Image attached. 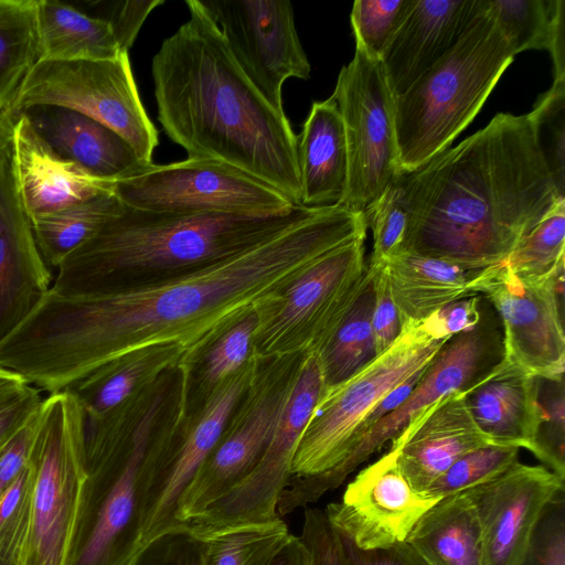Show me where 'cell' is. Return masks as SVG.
I'll use <instances>...</instances> for the list:
<instances>
[{
    "label": "cell",
    "instance_id": "cell-7",
    "mask_svg": "<svg viewBox=\"0 0 565 565\" xmlns=\"http://www.w3.org/2000/svg\"><path fill=\"white\" fill-rule=\"evenodd\" d=\"M258 358L222 383L194 413L186 415L180 379L156 426L143 462L140 492V551L178 532L179 501L218 441L226 422L247 387Z\"/></svg>",
    "mask_w": 565,
    "mask_h": 565
},
{
    "label": "cell",
    "instance_id": "cell-23",
    "mask_svg": "<svg viewBox=\"0 0 565 565\" xmlns=\"http://www.w3.org/2000/svg\"><path fill=\"white\" fill-rule=\"evenodd\" d=\"M13 120L11 168L31 221L111 192L114 182L94 177L61 157L39 137L23 115Z\"/></svg>",
    "mask_w": 565,
    "mask_h": 565
},
{
    "label": "cell",
    "instance_id": "cell-8",
    "mask_svg": "<svg viewBox=\"0 0 565 565\" xmlns=\"http://www.w3.org/2000/svg\"><path fill=\"white\" fill-rule=\"evenodd\" d=\"M177 370L130 439L86 463L78 514L64 565H129L140 552L143 462Z\"/></svg>",
    "mask_w": 565,
    "mask_h": 565
},
{
    "label": "cell",
    "instance_id": "cell-15",
    "mask_svg": "<svg viewBox=\"0 0 565 565\" xmlns=\"http://www.w3.org/2000/svg\"><path fill=\"white\" fill-rule=\"evenodd\" d=\"M323 393L318 356L307 353L269 443L252 471L227 493L183 526L193 537L227 527L262 524L279 518L277 504L291 460Z\"/></svg>",
    "mask_w": 565,
    "mask_h": 565
},
{
    "label": "cell",
    "instance_id": "cell-9",
    "mask_svg": "<svg viewBox=\"0 0 565 565\" xmlns=\"http://www.w3.org/2000/svg\"><path fill=\"white\" fill-rule=\"evenodd\" d=\"M29 465L31 523L22 565H64L85 469V416L70 390L43 399Z\"/></svg>",
    "mask_w": 565,
    "mask_h": 565
},
{
    "label": "cell",
    "instance_id": "cell-46",
    "mask_svg": "<svg viewBox=\"0 0 565 565\" xmlns=\"http://www.w3.org/2000/svg\"><path fill=\"white\" fill-rule=\"evenodd\" d=\"M299 536L308 548L310 565H349L340 536L324 511L307 508Z\"/></svg>",
    "mask_w": 565,
    "mask_h": 565
},
{
    "label": "cell",
    "instance_id": "cell-36",
    "mask_svg": "<svg viewBox=\"0 0 565 565\" xmlns=\"http://www.w3.org/2000/svg\"><path fill=\"white\" fill-rule=\"evenodd\" d=\"M291 536L278 519L192 537L200 544V565H271Z\"/></svg>",
    "mask_w": 565,
    "mask_h": 565
},
{
    "label": "cell",
    "instance_id": "cell-54",
    "mask_svg": "<svg viewBox=\"0 0 565 565\" xmlns=\"http://www.w3.org/2000/svg\"><path fill=\"white\" fill-rule=\"evenodd\" d=\"M430 363V362H429ZM427 367V366H426ZM426 367L417 371L407 380L402 382L398 386L392 390L365 417L362 422L355 438L354 445L358 440L375 424L395 411L404 401L409 396L419 380L422 379ZM353 445V447H354ZM352 447V448H353ZM350 452V451H349ZM341 465V463H340Z\"/></svg>",
    "mask_w": 565,
    "mask_h": 565
},
{
    "label": "cell",
    "instance_id": "cell-20",
    "mask_svg": "<svg viewBox=\"0 0 565 565\" xmlns=\"http://www.w3.org/2000/svg\"><path fill=\"white\" fill-rule=\"evenodd\" d=\"M491 333L481 324L449 339L427 365L409 396L371 427L328 479L324 491L338 488L371 455L398 436L409 423L439 398L466 390L490 363Z\"/></svg>",
    "mask_w": 565,
    "mask_h": 565
},
{
    "label": "cell",
    "instance_id": "cell-50",
    "mask_svg": "<svg viewBox=\"0 0 565 565\" xmlns=\"http://www.w3.org/2000/svg\"><path fill=\"white\" fill-rule=\"evenodd\" d=\"M39 412L40 408L0 445V500L29 463Z\"/></svg>",
    "mask_w": 565,
    "mask_h": 565
},
{
    "label": "cell",
    "instance_id": "cell-53",
    "mask_svg": "<svg viewBox=\"0 0 565 565\" xmlns=\"http://www.w3.org/2000/svg\"><path fill=\"white\" fill-rule=\"evenodd\" d=\"M42 402L39 388L31 384L0 398V445L40 408Z\"/></svg>",
    "mask_w": 565,
    "mask_h": 565
},
{
    "label": "cell",
    "instance_id": "cell-2",
    "mask_svg": "<svg viewBox=\"0 0 565 565\" xmlns=\"http://www.w3.org/2000/svg\"><path fill=\"white\" fill-rule=\"evenodd\" d=\"M404 252L468 270L503 262L562 196L531 114L499 113L482 129L403 175Z\"/></svg>",
    "mask_w": 565,
    "mask_h": 565
},
{
    "label": "cell",
    "instance_id": "cell-42",
    "mask_svg": "<svg viewBox=\"0 0 565 565\" xmlns=\"http://www.w3.org/2000/svg\"><path fill=\"white\" fill-rule=\"evenodd\" d=\"M540 423L531 452L548 470L565 480L564 379L537 377Z\"/></svg>",
    "mask_w": 565,
    "mask_h": 565
},
{
    "label": "cell",
    "instance_id": "cell-4",
    "mask_svg": "<svg viewBox=\"0 0 565 565\" xmlns=\"http://www.w3.org/2000/svg\"><path fill=\"white\" fill-rule=\"evenodd\" d=\"M318 209L295 205L265 214H177L122 204L57 266L51 291L95 295L193 271L253 247Z\"/></svg>",
    "mask_w": 565,
    "mask_h": 565
},
{
    "label": "cell",
    "instance_id": "cell-28",
    "mask_svg": "<svg viewBox=\"0 0 565 565\" xmlns=\"http://www.w3.org/2000/svg\"><path fill=\"white\" fill-rule=\"evenodd\" d=\"M301 205H341L348 184V148L343 121L332 96L315 102L297 136Z\"/></svg>",
    "mask_w": 565,
    "mask_h": 565
},
{
    "label": "cell",
    "instance_id": "cell-19",
    "mask_svg": "<svg viewBox=\"0 0 565 565\" xmlns=\"http://www.w3.org/2000/svg\"><path fill=\"white\" fill-rule=\"evenodd\" d=\"M564 489V479L546 467L516 461L466 490L481 527L482 565H518L543 509Z\"/></svg>",
    "mask_w": 565,
    "mask_h": 565
},
{
    "label": "cell",
    "instance_id": "cell-32",
    "mask_svg": "<svg viewBox=\"0 0 565 565\" xmlns=\"http://www.w3.org/2000/svg\"><path fill=\"white\" fill-rule=\"evenodd\" d=\"M36 35L38 61H102L124 53L106 19L58 1L36 0Z\"/></svg>",
    "mask_w": 565,
    "mask_h": 565
},
{
    "label": "cell",
    "instance_id": "cell-26",
    "mask_svg": "<svg viewBox=\"0 0 565 565\" xmlns=\"http://www.w3.org/2000/svg\"><path fill=\"white\" fill-rule=\"evenodd\" d=\"M184 356L177 343L138 349L103 364L66 390L75 395L85 423H94L150 402Z\"/></svg>",
    "mask_w": 565,
    "mask_h": 565
},
{
    "label": "cell",
    "instance_id": "cell-33",
    "mask_svg": "<svg viewBox=\"0 0 565 565\" xmlns=\"http://www.w3.org/2000/svg\"><path fill=\"white\" fill-rule=\"evenodd\" d=\"M256 326L254 306L198 355L180 363L186 415L198 411L222 383L250 360Z\"/></svg>",
    "mask_w": 565,
    "mask_h": 565
},
{
    "label": "cell",
    "instance_id": "cell-40",
    "mask_svg": "<svg viewBox=\"0 0 565 565\" xmlns=\"http://www.w3.org/2000/svg\"><path fill=\"white\" fill-rule=\"evenodd\" d=\"M416 0H356L351 10L355 47L380 60Z\"/></svg>",
    "mask_w": 565,
    "mask_h": 565
},
{
    "label": "cell",
    "instance_id": "cell-21",
    "mask_svg": "<svg viewBox=\"0 0 565 565\" xmlns=\"http://www.w3.org/2000/svg\"><path fill=\"white\" fill-rule=\"evenodd\" d=\"M52 287L19 196L11 161L0 170V343L36 308Z\"/></svg>",
    "mask_w": 565,
    "mask_h": 565
},
{
    "label": "cell",
    "instance_id": "cell-29",
    "mask_svg": "<svg viewBox=\"0 0 565 565\" xmlns=\"http://www.w3.org/2000/svg\"><path fill=\"white\" fill-rule=\"evenodd\" d=\"M402 327L419 324L436 310L468 296L479 270L404 252L385 263Z\"/></svg>",
    "mask_w": 565,
    "mask_h": 565
},
{
    "label": "cell",
    "instance_id": "cell-39",
    "mask_svg": "<svg viewBox=\"0 0 565 565\" xmlns=\"http://www.w3.org/2000/svg\"><path fill=\"white\" fill-rule=\"evenodd\" d=\"M519 449L491 444L471 450L440 475L426 493L444 498L488 482L519 461Z\"/></svg>",
    "mask_w": 565,
    "mask_h": 565
},
{
    "label": "cell",
    "instance_id": "cell-25",
    "mask_svg": "<svg viewBox=\"0 0 565 565\" xmlns=\"http://www.w3.org/2000/svg\"><path fill=\"white\" fill-rule=\"evenodd\" d=\"M479 7L480 0H416L381 58L394 97L455 45Z\"/></svg>",
    "mask_w": 565,
    "mask_h": 565
},
{
    "label": "cell",
    "instance_id": "cell-14",
    "mask_svg": "<svg viewBox=\"0 0 565 565\" xmlns=\"http://www.w3.org/2000/svg\"><path fill=\"white\" fill-rule=\"evenodd\" d=\"M111 192L127 206L158 213L265 214L297 205L271 185L213 159L152 163L114 182Z\"/></svg>",
    "mask_w": 565,
    "mask_h": 565
},
{
    "label": "cell",
    "instance_id": "cell-5",
    "mask_svg": "<svg viewBox=\"0 0 565 565\" xmlns=\"http://www.w3.org/2000/svg\"><path fill=\"white\" fill-rule=\"evenodd\" d=\"M514 53L480 0L455 45L395 97L399 167L412 173L448 149L479 113Z\"/></svg>",
    "mask_w": 565,
    "mask_h": 565
},
{
    "label": "cell",
    "instance_id": "cell-1",
    "mask_svg": "<svg viewBox=\"0 0 565 565\" xmlns=\"http://www.w3.org/2000/svg\"><path fill=\"white\" fill-rule=\"evenodd\" d=\"M362 213L342 205L309 217L222 262L124 289L61 296L50 291L0 343V366L50 394L103 364L162 343L198 355L255 303L330 250L366 235Z\"/></svg>",
    "mask_w": 565,
    "mask_h": 565
},
{
    "label": "cell",
    "instance_id": "cell-49",
    "mask_svg": "<svg viewBox=\"0 0 565 565\" xmlns=\"http://www.w3.org/2000/svg\"><path fill=\"white\" fill-rule=\"evenodd\" d=\"M480 301L479 295L456 300L436 310L420 326L435 339H450L481 322Z\"/></svg>",
    "mask_w": 565,
    "mask_h": 565
},
{
    "label": "cell",
    "instance_id": "cell-56",
    "mask_svg": "<svg viewBox=\"0 0 565 565\" xmlns=\"http://www.w3.org/2000/svg\"><path fill=\"white\" fill-rule=\"evenodd\" d=\"M13 125L11 115L0 110V170L11 161Z\"/></svg>",
    "mask_w": 565,
    "mask_h": 565
},
{
    "label": "cell",
    "instance_id": "cell-52",
    "mask_svg": "<svg viewBox=\"0 0 565 565\" xmlns=\"http://www.w3.org/2000/svg\"><path fill=\"white\" fill-rule=\"evenodd\" d=\"M338 534L349 565H429L406 540L384 547L361 550Z\"/></svg>",
    "mask_w": 565,
    "mask_h": 565
},
{
    "label": "cell",
    "instance_id": "cell-13",
    "mask_svg": "<svg viewBox=\"0 0 565 565\" xmlns=\"http://www.w3.org/2000/svg\"><path fill=\"white\" fill-rule=\"evenodd\" d=\"M344 126L348 184L342 206L365 214L403 173L395 126V97L382 62L355 47L333 94Z\"/></svg>",
    "mask_w": 565,
    "mask_h": 565
},
{
    "label": "cell",
    "instance_id": "cell-37",
    "mask_svg": "<svg viewBox=\"0 0 565 565\" xmlns=\"http://www.w3.org/2000/svg\"><path fill=\"white\" fill-rule=\"evenodd\" d=\"M565 199H559L501 262L524 280H545L564 271Z\"/></svg>",
    "mask_w": 565,
    "mask_h": 565
},
{
    "label": "cell",
    "instance_id": "cell-31",
    "mask_svg": "<svg viewBox=\"0 0 565 565\" xmlns=\"http://www.w3.org/2000/svg\"><path fill=\"white\" fill-rule=\"evenodd\" d=\"M374 276V267L366 263L353 297L316 353L323 392L348 381L377 356L372 329Z\"/></svg>",
    "mask_w": 565,
    "mask_h": 565
},
{
    "label": "cell",
    "instance_id": "cell-17",
    "mask_svg": "<svg viewBox=\"0 0 565 565\" xmlns=\"http://www.w3.org/2000/svg\"><path fill=\"white\" fill-rule=\"evenodd\" d=\"M247 78L277 110L291 77L308 79L310 63L288 0H201Z\"/></svg>",
    "mask_w": 565,
    "mask_h": 565
},
{
    "label": "cell",
    "instance_id": "cell-11",
    "mask_svg": "<svg viewBox=\"0 0 565 565\" xmlns=\"http://www.w3.org/2000/svg\"><path fill=\"white\" fill-rule=\"evenodd\" d=\"M306 354L258 358L254 374L218 441L179 501L178 531L256 466L295 386Z\"/></svg>",
    "mask_w": 565,
    "mask_h": 565
},
{
    "label": "cell",
    "instance_id": "cell-55",
    "mask_svg": "<svg viewBox=\"0 0 565 565\" xmlns=\"http://www.w3.org/2000/svg\"><path fill=\"white\" fill-rule=\"evenodd\" d=\"M271 565H310V555L300 536L292 535Z\"/></svg>",
    "mask_w": 565,
    "mask_h": 565
},
{
    "label": "cell",
    "instance_id": "cell-38",
    "mask_svg": "<svg viewBox=\"0 0 565 565\" xmlns=\"http://www.w3.org/2000/svg\"><path fill=\"white\" fill-rule=\"evenodd\" d=\"M564 0H484L487 11L514 55L548 50L555 20Z\"/></svg>",
    "mask_w": 565,
    "mask_h": 565
},
{
    "label": "cell",
    "instance_id": "cell-6",
    "mask_svg": "<svg viewBox=\"0 0 565 565\" xmlns=\"http://www.w3.org/2000/svg\"><path fill=\"white\" fill-rule=\"evenodd\" d=\"M449 339L406 323L395 342L342 384L324 391L300 436L277 504L279 518L317 502L352 449L371 411L396 386L426 367Z\"/></svg>",
    "mask_w": 565,
    "mask_h": 565
},
{
    "label": "cell",
    "instance_id": "cell-41",
    "mask_svg": "<svg viewBox=\"0 0 565 565\" xmlns=\"http://www.w3.org/2000/svg\"><path fill=\"white\" fill-rule=\"evenodd\" d=\"M403 175L397 178L364 214L367 227L373 233L371 263L385 264L401 255L409 225Z\"/></svg>",
    "mask_w": 565,
    "mask_h": 565
},
{
    "label": "cell",
    "instance_id": "cell-22",
    "mask_svg": "<svg viewBox=\"0 0 565 565\" xmlns=\"http://www.w3.org/2000/svg\"><path fill=\"white\" fill-rule=\"evenodd\" d=\"M491 444L473 422L463 391H457L417 415L392 440L391 449L412 487L426 492L460 457Z\"/></svg>",
    "mask_w": 565,
    "mask_h": 565
},
{
    "label": "cell",
    "instance_id": "cell-3",
    "mask_svg": "<svg viewBox=\"0 0 565 565\" xmlns=\"http://www.w3.org/2000/svg\"><path fill=\"white\" fill-rule=\"evenodd\" d=\"M151 64L158 120L188 158L228 163L301 205L297 136L256 89L201 0Z\"/></svg>",
    "mask_w": 565,
    "mask_h": 565
},
{
    "label": "cell",
    "instance_id": "cell-35",
    "mask_svg": "<svg viewBox=\"0 0 565 565\" xmlns=\"http://www.w3.org/2000/svg\"><path fill=\"white\" fill-rule=\"evenodd\" d=\"M36 0H0V110H10L38 62Z\"/></svg>",
    "mask_w": 565,
    "mask_h": 565
},
{
    "label": "cell",
    "instance_id": "cell-12",
    "mask_svg": "<svg viewBox=\"0 0 565 565\" xmlns=\"http://www.w3.org/2000/svg\"><path fill=\"white\" fill-rule=\"evenodd\" d=\"M36 105L65 107L99 121L152 163L158 130L141 103L127 52L114 60L38 61L9 114L13 118Z\"/></svg>",
    "mask_w": 565,
    "mask_h": 565
},
{
    "label": "cell",
    "instance_id": "cell-10",
    "mask_svg": "<svg viewBox=\"0 0 565 565\" xmlns=\"http://www.w3.org/2000/svg\"><path fill=\"white\" fill-rule=\"evenodd\" d=\"M364 239L359 237L330 250L255 303L254 355L267 359L319 351L364 273Z\"/></svg>",
    "mask_w": 565,
    "mask_h": 565
},
{
    "label": "cell",
    "instance_id": "cell-30",
    "mask_svg": "<svg viewBox=\"0 0 565 565\" xmlns=\"http://www.w3.org/2000/svg\"><path fill=\"white\" fill-rule=\"evenodd\" d=\"M406 541L429 565H482V535L467 491L441 498L416 522Z\"/></svg>",
    "mask_w": 565,
    "mask_h": 565
},
{
    "label": "cell",
    "instance_id": "cell-34",
    "mask_svg": "<svg viewBox=\"0 0 565 565\" xmlns=\"http://www.w3.org/2000/svg\"><path fill=\"white\" fill-rule=\"evenodd\" d=\"M122 207L107 192L31 221L38 248L49 267H56L90 239Z\"/></svg>",
    "mask_w": 565,
    "mask_h": 565
},
{
    "label": "cell",
    "instance_id": "cell-47",
    "mask_svg": "<svg viewBox=\"0 0 565 565\" xmlns=\"http://www.w3.org/2000/svg\"><path fill=\"white\" fill-rule=\"evenodd\" d=\"M374 267V307L372 329L377 355L385 352L402 332L398 310L391 294L385 264L367 262Z\"/></svg>",
    "mask_w": 565,
    "mask_h": 565
},
{
    "label": "cell",
    "instance_id": "cell-48",
    "mask_svg": "<svg viewBox=\"0 0 565 565\" xmlns=\"http://www.w3.org/2000/svg\"><path fill=\"white\" fill-rule=\"evenodd\" d=\"M129 565H200V544L184 531L172 532L148 544Z\"/></svg>",
    "mask_w": 565,
    "mask_h": 565
},
{
    "label": "cell",
    "instance_id": "cell-16",
    "mask_svg": "<svg viewBox=\"0 0 565 565\" xmlns=\"http://www.w3.org/2000/svg\"><path fill=\"white\" fill-rule=\"evenodd\" d=\"M471 290L487 296L501 317L503 356L532 376L564 379V271L532 281L500 263L479 270Z\"/></svg>",
    "mask_w": 565,
    "mask_h": 565
},
{
    "label": "cell",
    "instance_id": "cell-27",
    "mask_svg": "<svg viewBox=\"0 0 565 565\" xmlns=\"http://www.w3.org/2000/svg\"><path fill=\"white\" fill-rule=\"evenodd\" d=\"M463 397L492 444L531 450L540 423L537 377L502 355L463 390Z\"/></svg>",
    "mask_w": 565,
    "mask_h": 565
},
{
    "label": "cell",
    "instance_id": "cell-44",
    "mask_svg": "<svg viewBox=\"0 0 565 565\" xmlns=\"http://www.w3.org/2000/svg\"><path fill=\"white\" fill-rule=\"evenodd\" d=\"M32 472L25 469L0 500V565H22L31 523Z\"/></svg>",
    "mask_w": 565,
    "mask_h": 565
},
{
    "label": "cell",
    "instance_id": "cell-51",
    "mask_svg": "<svg viewBox=\"0 0 565 565\" xmlns=\"http://www.w3.org/2000/svg\"><path fill=\"white\" fill-rule=\"evenodd\" d=\"M164 3V0H127L113 3L106 19L115 34L121 52H129L140 28L150 12Z\"/></svg>",
    "mask_w": 565,
    "mask_h": 565
},
{
    "label": "cell",
    "instance_id": "cell-57",
    "mask_svg": "<svg viewBox=\"0 0 565 565\" xmlns=\"http://www.w3.org/2000/svg\"><path fill=\"white\" fill-rule=\"evenodd\" d=\"M28 384L20 374L0 366V398L23 388Z\"/></svg>",
    "mask_w": 565,
    "mask_h": 565
},
{
    "label": "cell",
    "instance_id": "cell-43",
    "mask_svg": "<svg viewBox=\"0 0 565 565\" xmlns=\"http://www.w3.org/2000/svg\"><path fill=\"white\" fill-rule=\"evenodd\" d=\"M530 114L544 161L558 193L565 198V81H554Z\"/></svg>",
    "mask_w": 565,
    "mask_h": 565
},
{
    "label": "cell",
    "instance_id": "cell-18",
    "mask_svg": "<svg viewBox=\"0 0 565 565\" xmlns=\"http://www.w3.org/2000/svg\"><path fill=\"white\" fill-rule=\"evenodd\" d=\"M441 498L417 491L390 449L362 469L339 502L324 513L338 533L361 550L403 542L420 516Z\"/></svg>",
    "mask_w": 565,
    "mask_h": 565
},
{
    "label": "cell",
    "instance_id": "cell-45",
    "mask_svg": "<svg viewBox=\"0 0 565 565\" xmlns=\"http://www.w3.org/2000/svg\"><path fill=\"white\" fill-rule=\"evenodd\" d=\"M518 565H565V489L543 509Z\"/></svg>",
    "mask_w": 565,
    "mask_h": 565
},
{
    "label": "cell",
    "instance_id": "cell-24",
    "mask_svg": "<svg viewBox=\"0 0 565 565\" xmlns=\"http://www.w3.org/2000/svg\"><path fill=\"white\" fill-rule=\"evenodd\" d=\"M18 115H23L56 153L102 180L117 182L129 179L152 164L145 162L116 131L78 111L36 105Z\"/></svg>",
    "mask_w": 565,
    "mask_h": 565
}]
</instances>
